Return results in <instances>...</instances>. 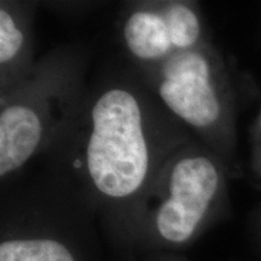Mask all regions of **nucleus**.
Instances as JSON below:
<instances>
[{
    "label": "nucleus",
    "instance_id": "nucleus-8",
    "mask_svg": "<svg viewBox=\"0 0 261 261\" xmlns=\"http://www.w3.org/2000/svg\"><path fill=\"white\" fill-rule=\"evenodd\" d=\"M254 146H253V167L257 177L261 178V113L257 117L256 127L254 130Z\"/></svg>",
    "mask_w": 261,
    "mask_h": 261
},
{
    "label": "nucleus",
    "instance_id": "nucleus-2",
    "mask_svg": "<svg viewBox=\"0 0 261 261\" xmlns=\"http://www.w3.org/2000/svg\"><path fill=\"white\" fill-rule=\"evenodd\" d=\"M158 92L165 106L195 128L232 144L228 85L218 58L197 46L160 63Z\"/></svg>",
    "mask_w": 261,
    "mask_h": 261
},
{
    "label": "nucleus",
    "instance_id": "nucleus-4",
    "mask_svg": "<svg viewBox=\"0 0 261 261\" xmlns=\"http://www.w3.org/2000/svg\"><path fill=\"white\" fill-rule=\"evenodd\" d=\"M128 51L143 62H160L198 46L202 24L197 12L184 3L161 9L137 10L123 24Z\"/></svg>",
    "mask_w": 261,
    "mask_h": 261
},
{
    "label": "nucleus",
    "instance_id": "nucleus-3",
    "mask_svg": "<svg viewBox=\"0 0 261 261\" xmlns=\"http://www.w3.org/2000/svg\"><path fill=\"white\" fill-rule=\"evenodd\" d=\"M162 194L150 210L155 236L184 246L197 236L219 203L224 174L213 158L194 152L175 160L165 173Z\"/></svg>",
    "mask_w": 261,
    "mask_h": 261
},
{
    "label": "nucleus",
    "instance_id": "nucleus-6",
    "mask_svg": "<svg viewBox=\"0 0 261 261\" xmlns=\"http://www.w3.org/2000/svg\"><path fill=\"white\" fill-rule=\"evenodd\" d=\"M0 261H79L74 250L52 234L5 236L0 243Z\"/></svg>",
    "mask_w": 261,
    "mask_h": 261
},
{
    "label": "nucleus",
    "instance_id": "nucleus-7",
    "mask_svg": "<svg viewBox=\"0 0 261 261\" xmlns=\"http://www.w3.org/2000/svg\"><path fill=\"white\" fill-rule=\"evenodd\" d=\"M24 45V33L5 6L0 8V63H11Z\"/></svg>",
    "mask_w": 261,
    "mask_h": 261
},
{
    "label": "nucleus",
    "instance_id": "nucleus-1",
    "mask_svg": "<svg viewBox=\"0 0 261 261\" xmlns=\"http://www.w3.org/2000/svg\"><path fill=\"white\" fill-rule=\"evenodd\" d=\"M85 165L93 187L107 198L125 200L144 185L150 149L142 107L130 91L113 87L93 104Z\"/></svg>",
    "mask_w": 261,
    "mask_h": 261
},
{
    "label": "nucleus",
    "instance_id": "nucleus-5",
    "mask_svg": "<svg viewBox=\"0 0 261 261\" xmlns=\"http://www.w3.org/2000/svg\"><path fill=\"white\" fill-rule=\"evenodd\" d=\"M44 114L28 102L8 104L0 112V175L17 171L37 152L45 136Z\"/></svg>",
    "mask_w": 261,
    "mask_h": 261
}]
</instances>
